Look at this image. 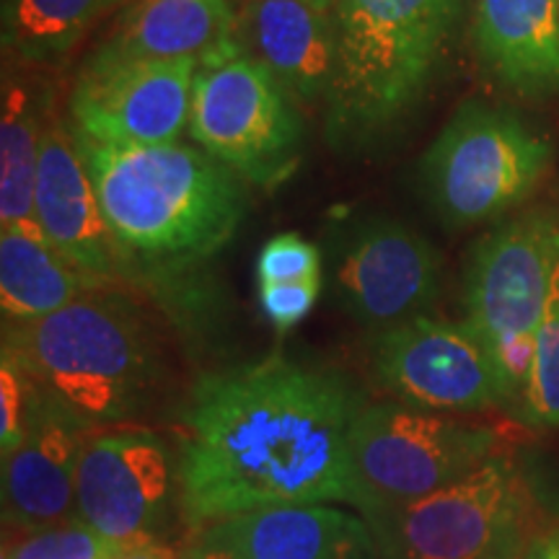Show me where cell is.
I'll return each mask as SVG.
<instances>
[{
    "instance_id": "4316f807",
    "label": "cell",
    "mask_w": 559,
    "mask_h": 559,
    "mask_svg": "<svg viewBox=\"0 0 559 559\" xmlns=\"http://www.w3.org/2000/svg\"><path fill=\"white\" fill-rule=\"evenodd\" d=\"M257 296L264 317L280 332H288L309 317L321 293V280H298V283H264L257 285Z\"/></svg>"
},
{
    "instance_id": "ac0fdd59",
    "label": "cell",
    "mask_w": 559,
    "mask_h": 559,
    "mask_svg": "<svg viewBox=\"0 0 559 559\" xmlns=\"http://www.w3.org/2000/svg\"><path fill=\"white\" fill-rule=\"evenodd\" d=\"M239 39L296 102H326L334 79L332 13L304 0H247Z\"/></svg>"
},
{
    "instance_id": "3957f363",
    "label": "cell",
    "mask_w": 559,
    "mask_h": 559,
    "mask_svg": "<svg viewBox=\"0 0 559 559\" xmlns=\"http://www.w3.org/2000/svg\"><path fill=\"white\" fill-rule=\"evenodd\" d=\"M3 353L83 430L143 415L166 370L156 330L117 285L83 293L37 321L3 324Z\"/></svg>"
},
{
    "instance_id": "83f0119b",
    "label": "cell",
    "mask_w": 559,
    "mask_h": 559,
    "mask_svg": "<svg viewBox=\"0 0 559 559\" xmlns=\"http://www.w3.org/2000/svg\"><path fill=\"white\" fill-rule=\"evenodd\" d=\"M519 559H559V526L528 539Z\"/></svg>"
},
{
    "instance_id": "9a60e30c",
    "label": "cell",
    "mask_w": 559,
    "mask_h": 559,
    "mask_svg": "<svg viewBox=\"0 0 559 559\" xmlns=\"http://www.w3.org/2000/svg\"><path fill=\"white\" fill-rule=\"evenodd\" d=\"M34 218L47 241L96 285H117L128 275L68 117L58 111H52L41 135Z\"/></svg>"
},
{
    "instance_id": "d4e9b609",
    "label": "cell",
    "mask_w": 559,
    "mask_h": 559,
    "mask_svg": "<svg viewBox=\"0 0 559 559\" xmlns=\"http://www.w3.org/2000/svg\"><path fill=\"white\" fill-rule=\"evenodd\" d=\"M45 407V394L32 381V376L9 353L0 355V449H3V456L24 443Z\"/></svg>"
},
{
    "instance_id": "5b68a950",
    "label": "cell",
    "mask_w": 559,
    "mask_h": 559,
    "mask_svg": "<svg viewBox=\"0 0 559 559\" xmlns=\"http://www.w3.org/2000/svg\"><path fill=\"white\" fill-rule=\"evenodd\" d=\"M549 138L508 109L469 102L423 156V185L440 221L466 228L506 215L539 187Z\"/></svg>"
},
{
    "instance_id": "4fadbf2b",
    "label": "cell",
    "mask_w": 559,
    "mask_h": 559,
    "mask_svg": "<svg viewBox=\"0 0 559 559\" xmlns=\"http://www.w3.org/2000/svg\"><path fill=\"white\" fill-rule=\"evenodd\" d=\"M440 288V257L415 228L370 221L334 262V293L358 324L383 332L423 317Z\"/></svg>"
},
{
    "instance_id": "603a6c76",
    "label": "cell",
    "mask_w": 559,
    "mask_h": 559,
    "mask_svg": "<svg viewBox=\"0 0 559 559\" xmlns=\"http://www.w3.org/2000/svg\"><path fill=\"white\" fill-rule=\"evenodd\" d=\"M513 407L526 425L559 428V262L536 326L534 368Z\"/></svg>"
},
{
    "instance_id": "f1b7e54d",
    "label": "cell",
    "mask_w": 559,
    "mask_h": 559,
    "mask_svg": "<svg viewBox=\"0 0 559 559\" xmlns=\"http://www.w3.org/2000/svg\"><path fill=\"white\" fill-rule=\"evenodd\" d=\"M117 559H179V549H174L166 542H140L124 547Z\"/></svg>"
},
{
    "instance_id": "44dd1931",
    "label": "cell",
    "mask_w": 559,
    "mask_h": 559,
    "mask_svg": "<svg viewBox=\"0 0 559 559\" xmlns=\"http://www.w3.org/2000/svg\"><path fill=\"white\" fill-rule=\"evenodd\" d=\"M94 288H107V285H96L79 267H73L47 241L37 221L0 228L3 324L37 321Z\"/></svg>"
},
{
    "instance_id": "1f68e13d",
    "label": "cell",
    "mask_w": 559,
    "mask_h": 559,
    "mask_svg": "<svg viewBox=\"0 0 559 559\" xmlns=\"http://www.w3.org/2000/svg\"><path fill=\"white\" fill-rule=\"evenodd\" d=\"M557 5H559V0H557Z\"/></svg>"
},
{
    "instance_id": "7c38bea8",
    "label": "cell",
    "mask_w": 559,
    "mask_h": 559,
    "mask_svg": "<svg viewBox=\"0 0 559 559\" xmlns=\"http://www.w3.org/2000/svg\"><path fill=\"white\" fill-rule=\"evenodd\" d=\"M373 376L396 402L428 412L506 404L492 353L464 321L415 317L376 334Z\"/></svg>"
},
{
    "instance_id": "ba28073f",
    "label": "cell",
    "mask_w": 559,
    "mask_h": 559,
    "mask_svg": "<svg viewBox=\"0 0 559 559\" xmlns=\"http://www.w3.org/2000/svg\"><path fill=\"white\" fill-rule=\"evenodd\" d=\"M353 461L370 513L404 506L449 487L498 456L500 436L489 425L417 409L402 402L362 404L353 423Z\"/></svg>"
},
{
    "instance_id": "d6986e66",
    "label": "cell",
    "mask_w": 559,
    "mask_h": 559,
    "mask_svg": "<svg viewBox=\"0 0 559 559\" xmlns=\"http://www.w3.org/2000/svg\"><path fill=\"white\" fill-rule=\"evenodd\" d=\"M230 0H135L96 50L143 60H215L241 50Z\"/></svg>"
},
{
    "instance_id": "5bb4252c",
    "label": "cell",
    "mask_w": 559,
    "mask_h": 559,
    "mask_svg": "<svg viewBox=\"0 0 559 559\" xmlns=\"http://www.w3.org/2000/svg\"><path fill=\"white\" fill-rule=\"evenodd\" d=\"M376 551L362 515L332 506H283L192 528L179 559H373Z\"/></svg>"
},
{
    "instance_id": "52a82bcc",
    "label": "cell",
    "mask_w": 559,
    "mask_h": 559,
    "mask_svg": "<svg viewBox=\"0 0 559 559\" xmlns=\"http://www.w3.org/2000/svg\"><path fill=\"white\" fill-rule=\"evenodd\" d=\"M296 99L243 50L202 62L194 75L192 143L262 190L288 181L304 156Z\"/></svg>"
},
{
    "instance_id": "6da1fadb",
    "label": "cell",
    "mask_w": 559,
    "mask_h": 559,
    "mask_svg": "<svg viewBox=\"0 0 559 559\" xmlns=\"http://www.w3.org/2000/svg\"><path fill=\"white\" fill-rule=\"evenodd\" d=\"M360 396L334 370L283 355L202 376L181 409L179 515L187 528L251 510L370 500L353 461Z\"/></svg>"
},
{
    "instance_id": "4dcf8cb0",
    "label": "cell",
    "mask_w": 559,
    "mask_h": 559,
    "mask_svg": "<svg viewBox=\"0 0 559 559\" xmlns=\"http://www.w3.org/2000/svg\"><path fill=\"white\" fill-rule=\"evenodd\" d=\"M373 559H381V557H379V551H376V557H373Z\"/></svg>"
},
{
    "instance_id": "8fae6325",
    "label": "cell",
    "mask_w": 559,
    "mask_h": 559,
    "mask_svg": "<svg viewBox=\"0 0 559 559\" xmlns=\"http://www.w3.org/2000/svg\"><path fill=\"white\" fill-rule=\"evenodd\" d=\"M559 262V218L531 210L474 243L464 267V324L489 353L536 340Z\"/></svg>"
},
{
    "instance_id": "7402d4cb",
    "label": "cell",
    "mask_w": 559,
    "mask_h": 559,
    "mask_svg": "<svg viewBox=\"0 0 559 559\" xmlns=\"http://www.w3.org/2000/svg\"><path fill=\"white\" fill-rule=\"evenodd\" d=\"M135 0H3V60L52 73L102 19Z\"/></svg>"
},
{
    "instance_id": "484cf974",
    "label": "cell",
    "mask_w": 559,
    "mask_h": 559,
    "mask_svg": "<svg viewBox=\"0 0 559 559\" xmlns=\"http://www.w3.org/2000/svg\"><path fill=\"white\" fill-rule=\"evenodd\" d=\"M321 280V254L298 234H280L257 257V285Z\"/></svg>"
},
{
    "instance_id": "30bf717a",
    "label": "cell",
    "mask_w": 559,
    "mask_h": 559,
    "mask_svg": "<svg viewBox=\"0 0 559 559\" xmlns=\"http://www.w3.org/2000/svg\"><path fill=\"white\" fill-rule=\"evenodd\" d=\"M177 498V464L156 430L117 425L86 432L75 477L83 523L124 547L160 542Z\"/></svg>"
},
{
    "instance_id": "ffe728a7",
    "label": "cell",
    "mask_w": 559,
    "mask_h": 559,
    "mask_svg": "<svg viewBox=\"0 0 559 559\" xmlns=\"http://www.w3.org/2000/svg\"><path fill=\"white\" fill-rule=\"evenodd\" d=\"M0 228L34 218L39 148L45 124L55 111L47 70L3 60L0 96Z\"/></svg>"
},
{
    "instance_id": "9c48e42d",
    "label": "cell",
    "mask_w": 559,
    "mask_h": 559,
    "mask_svg": "<svg viewBox=\"0 0 559 559\" xmlns=\"http://www.w3.org/2000/svg\"><path fill=\"white\" fill-rule=\"evenodd\" d=\"M200 60H143L94 50L68 94V124L104 145L177 143L190 128Z\"/></svg>"
},
{
    "instance_id": "7a4b0ae2",
    "label": "cell",
    "mask_w": 559,
    "mask_h": 559,
    "mask_svg": "<svg viewBox=\"0 0 559 559\" xmlns=\"http://www.w3.org/2000/svg\"><path fill=\"white\" fill-rule=\"evenodd\" d=\"M122 260L185 270L210 260L249 213V190L200 145H104L73 132Z\"/></svg>"
},
{
    "instance_id": "8992f818",
    "label": "cell",
    "mask_w": 559,
    "mask_h": 559,
    "mask_svg": "<svg viewBox=\"0 0 559 559\" xmlns=\"http://www.w3.org/2000/svg\"><path fill=\"white\" fill-rule=\"evenodd\" d=\"M531 498L513 459L498 453L449 487L368 515L381 559H519Z\"/></svg>"
},
{
    "instance_id": "cb8c5ba5",
    "label": "cell",
    "mask_w": 559,
    "mask_h": 559,
    "mask_svg": "<svg viewBox=\"0 0 559 559\" xmlns=\"http://www.w3.org/2000/svg\"><path fill=\"white\" fill-rule=\"evenodd\" d=\"M124 544L107 539L81 519L16 534L3 544V559H117Z\"/></svg>"
},
{
    "instance_id": "f546056e",
    "label": "cell",
    "mask_w": 559,
    "mask_h": 559,
    "mask_svg": "<svg viewBox=\"0 0 559 559\" xmlns=\"http://www.w3.org/2000/svg\"><path fill=\"white\" fill-rule=\"evenodd\" d=\"M304 3H309V5H313V9H319V11H324V13H332L334 11V3H337V0H304Z\"/></svg>"
},
{
    "instance_id": "2e32d148",
    "label": "cell",
    "mask_w": 559,
    "mask_h": 559,
    "mask_svg": "<svg viewBox=\"0 0 559 559\" xmlns=\"http://www.w3.org/2000/svg\"><path fill=\"white\" fill-rule=\"evenodd\" d=\"M86 432L47 402L24 443L5 453L3 519L13 536L79 519L75 477Z\"/></svg>"
},
{
    "instance_id": "e0dca14e",
    "label": "cell",
    "mask_w": 559,
    "mask_h": 559,
    "mask_svg": "<svg viewBox=\"0 0 559 559\" xmlns=\"http://www.w3.org/2000/svg\"><path fill=\"white\" fill-rule=\"evenodd\" d=\"M472 45L502 88L528 99L559 96L557 0H477Z\"/></svg>"
},
{
    "instance_id": "277c9868",
    "label": "cell",
    "mask_w": 559,
    "mask_h": 559,
    "mask_svg": "<svg viewBox=\"0 0 559 559\" xmlns=\"http://www.w3.org/2000/svg\"><path fill=\"white\" fill-rule=\"evenodd\" d=\"M466 0H337L332 11L334 79L326 138L366 151L423 104Z\"/></svg>"
}]
</instances>
